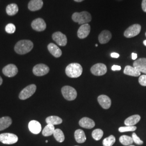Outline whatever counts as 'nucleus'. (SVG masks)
I'll list each match as a JSON object with an SVG mask.
<instances>
[{
  "instance_id": "obj_1",
  "label": "nucleus",
  "mask_w": 146,
  "mask_h": 146,
  "mask_svg": "<svg viewBox=\"0 0 146 146\" xmlns=\"http://www.w3.org/2000/svg\"><path fill=\"white\" fill-rule=\"evenodd\" d=\"M33 47L34 44L31 41L23 40L16 43L14 47V50L17 54L23 55L30 52Z\"/></svg>"
},
{
  "instance_id": "obj_2",
  "label": "nucleus",
  "mask_w": 146,
  "mask_h": 146,
  "mask_svg": "<svg viewBox=\"0 0 146 146\" xmlns=\"http://www.w3.org/2000/svg\"><path fill=\"white\" fill-rule=\"evenodd\" d=\"M65 72L68 77L70 78H77L82 75L83 69L79 63H72L67 66Z\"/></svg>"
},
{
  "instance_id": "obj_3",
  "label": "nucleus",
  "mask_w": 146,
  "mask_h": 146,
  "mask_svg": "<svg viewBox=\"0 0 146 146\" xmlns=\"http://www.w3.org/2000/svg\"><path fill=\"white\" fill-rule=\"evenodd\" d=\"M72 20L79 25L88 23L92 21V16L88 11H82L81 13H74L72 15Z\"/></svg>"
},
{
  "instance_id": "obj_4",
  "label": "nucleus",
  "mask_w": 146,
  "mask_h": 146,
  "mask_svg": "<svg viewBox=\"0 0 146 146\" xmlns=\"http://www.w3.org/2000/svg\"><path fill=\"white\" fill-rule=\"evenodd\" d=\"M61 92L64 98L68 101L74 100L77 97V92L72 87L66 86L61 89Z\"/></svg>"
},
{
  "instance_id": "obj_5",
  "label": "nucleus",
  "mask_w": 146,
  "mask_h": 146,
  "mask_svg": "<svg viewBox=\"0 0 146 146\" xmlns=\"http://www.w3.org/2000/svg\"><path fill=\"white\" fill-rule=\"evenodd\" d=\"M36 90V86L35 84H32L28 86L20 92L19 94V99L22 100H24L29 98L35 93Z\"/></svg>"
},
{
  "instance_id": "obj_6",
  "label": "nucleus",
  "mask_w": 146,
  "mask_h": 146,
  "mask_svg": "<svg viewBox=\"0 0 146 146\" xmlns=\"http://www.w3.org/2000/svg\"><path fill=\"white\" fill-rule=\"evenodd\" d=\"M0 141L4 144H14L18 141V137L12 133H2L0 134Z\"/></svg>"
},
{
  "instance_id": "obj_7",
  "label": "nucleus",
  "mask_w": 146,
  "mask_h": 146,
  "mask_svg": "<svg viewBox=\"0 0 146 146\" xmlns=\"http://www.w3.org/2000/svg\"><path fill=\"white\" fill-rule=\"evenodd\" d=\"M141 27L139 24H134L129 27L124 33V36L127 38H131L137 36L141 31Z\"/></svg>"
},
{
  "instance_id": "obj_8",
  "label": "nucleus",
  "mask_w": 146,
  "mask_h": 146,
  "mask_svg": "<svg viewBox=\"0 0 146 146\" xmlns=\"http://www.w3.org/2000/svg\"><path fill=\"white\" fill-rule=\"evenodd\" d=\"M90 72L94 75L102 76L107 73V68L104 64L97 63L92 67Z\"/></svg>"
},
{
  "instance_id": "obj_9",
  "label": "nucleus",
  "mask_w": 146,
  "mask_h": 146,
  "mask_svg": "<svg viewBox=\"0 0 146 146\" xmlns=\"http://www.w3.org/2000/svg\"><path fill=\"white\" fill-rule=\"evenodd\" d=\"M49 68L44 64H38L34 66L33 69L34 74L37 76H42L49 73Z\"/></svg>"
},
{
  "instance_id": "obj_10",
  "label": "nucleus",
  "mask_w": 146,
  "mask_h": 146,
  "mask_svg": "<svg viewBox=\"0 0 146 146\" xmlns=\"http://www.w3.org/2000/svg\"><path fill=\"white\" fill-rule=\"evenodd\" d=\"M52 40L60 46H65L67 43V36L60 31L54 33L52 35Z\"/></svg>"
},
{
  "instance_id": "obj_11",
  "label": "nucleus",
  "mask_w": 146,
  "mask_h": 146,
  "mask_svg": "<svg viewBox=\"0 0 146 146\" xmlns=\"http://www.w3.org/2000/svg\"><path fill=\"white\" fill-rule=\"evenodd\" d=\"M31 26L35 31H42L46 29L47 25L44 20L41 18H37L32 22Z\"/></svg>"
},
{
  "instance_id": "obj_12",
  "label": "nucleus",
  "mask_w": 146,
  "mask_h": 146,
  "mask_svg": "<svg viewBox=\"0 0 146 146\" xmlns=\"http://www.w3.org/2000/svg\"><path fill=\"white\" fill-rule=\"evenodd\" d=\"M2 72L6 76L11 78L16 75L18 73V69L15 64H9L3 68Z\"/></svg>"
},
{
  "instance_id": "obj_13",
  "label": "nucleus",
  "mask_w": 146,
  "mask_h": 146,
  "mask_svg": "<svg viewBox=\"0 0 146 146\" xmlns=\"http://www.w3.org/2000/svg\"><path fill=\"white\" fill-rule=\"evenodd\" d=\"M90 26L86 23L81 26L78 31V36L79 38L84 39L88 36L90 31Z\"/></svg>"
},
{
  "instance_id": "obj_14",
  "label": "nucleus",
  "mask_w": 146,
  "mask_h": 146,
  "mask_svg": "<svg viewBox=\"0 0 146 146\" xmlns=\"http://www.w3.org/2000/svg\"><path fill=\"white\" fill-rule=\"evenodd\" d=\"M98 101L100 106L105 110L109 109L111 104V101L110 98L105 95H100L98 98Z\"/></svg>"
},
{
  "instance_id": "obj_15",
  "label": "nucleus",
  "mask_w": 146,
  "mask_h": 146,
  "mask_svg": "<svg viewBox=\"0 0 146 146\" xmlns=\"http://www.w3.org/2000/svg\"><path fill=\"white\" fill-rule=\"evenodd\" d=\"M133 67L146 74V58H140L135 60L133 63Z\"/></svg>"
},
{
  "instance_id": "obj_16",
  "label": "nucleus",
  "mask_w": 146,
  "mask_h": 146,
  "mask_svg": "<svg viewBox=\"0 0 146 146\" xmlns=\"http://www.w3.org/2000/svg\"><path fill=\"white\" fill-rule=\"evenodd\" d=\"M28 127L29 131L34 134H39L42 129V127L40 123L35 120L31 121L29 123Z\"/></svg>"
},
{
  "instance_id": "obj_17",
  "label": "nucleus",
  "mask_w": 146,
  "mask_h": 146,
  "mask_svg": "<svg viewBox=\"0 0 146 146\" xmlns=\"http://www.w3.org/2000/svg\"><path fill=\"white\" fill-rule=\"evenodd\" d=\"M79 125L86 129H92L94 128L95 123L92 119L89 117H84L80 120Z\"/></svg>"
},
{
  "instance_id": "obj_18",
  "label": "nucleus",
  "mask_w": 146,
  "mask_h": 146,
  "mask_svg": "<svg viewBox=\"0 0 146 146\" xmlns=\"http://www.w3.org/2000/svg\"><path fill=\"white\" fill-rule=\"evenodd\" d=\"M43 5L42 0H31L28 3V9L32 11H35L41 9Z\"/></svg>"
},
{
  "instance_id": "obj_19",
  "label": "nucleus",
  "mask_w": 146,
  "mask_h": 146,
  "mask_svg": "<svg viewBox=\"0 0 146 146\" xmlns=\"http://www.w3.org/2000/svg\"><path fill=\"white\" fill-rule=\"evenodd\" d=\"M48 49L50 53L55 58H60L62 55V51L56 44L50 43L48 45Z\"/></svg>"
},
{
  "instance_id": "obj_20",
  "label": "nucleus",
  "mask_w": 146,
  "mask_h": 146,
  "mask_svg": "<svg viewBox=\"0 0 146 146\" xmlns=\"http://www.w3.org/2000/svg\"><path fill=\"white\" fill-rule=\"evenodd\" d=\"M111 33L110 31L104 30L102 31L99 35V41L101 44H106L110 41L111 38Z\"/></svg>"
},
{
  "instance_id": "obj_21",
  "label": "nucleus",
  "mask_w": 146,
  "mask_h": 146,
  "mask_svg": "<svg viewBox=\"0 0 146 146\" xmlns=\"http://www.w3.org/2000/svg\"><path fill=\"white\" fill-rule=\"evenodd\" d=\"M123 73L125 75L135 77L139 76L141 74V72L139 70L131 66H127L124 69Z\"/></svg>"
},
{
  "instance_id": "obj_22",
  "label": "nucleus",
  "mask_w": 146,
  "mask_h": 146,
  "mask_svg": "<svg viewBox=\"0 0 146 146\" xmlns=\"http://www.w3.org/2000/svg\"><path fill=\"white\" fill-rule=\"evenodd\" d=\"M141 120V116L139 115H134L129 116L125 121V125L127 126H134Z\"/></svg>"
},
{
  "instance_id": "obj_23",
  "label": "nucleus",
  "mask_w": 146,
  "mask_h": 146,
  "mask_svg": "<svg viewBox=\"0 0 146 146\" xmlns=\"http://www.w3.org/2000/svg\"><path fill=\"white\" fill-rule=\"evenodd\" d=\"M12 123V120L10 117L5 116L0 118V131L8 128Z\"/></svg>"
},
{
  "instance_id": "obj_24",
  "label": "nucleus",
  "mask_w": 146,
  "mask_h": 146,
  "mask_svg": "<svg viewBox=\"0 0 146 146\" xmlns=\"http://www.w3.org/2000/svg\"><path fill=\"white\" fill-rule=\"evenodd\" d=\"M75 139L77 142L82 143L86 141V136L84 131L82 129H77L74 133Z\"/></svg>"
},
{
  "instance_id": "obj_25",
  "label": "nucleus",
  "mask_w": 146,
  "mask_h": 146,
  "mask_svg": "<svg viewBox=\"0 0 146 146\" xmlns=\"http://www.w3.org/2000/svg\"><path fill=\"white\" fill-rule=\"evenodd\" d=\"M46 121L47 124L54 125L62 123V120L61 118L57 116H50L46 118Z\"/></svg>"
},
{
  "instance_id": "obj_26",
  "label": "nucleus",
  "mask_w": 146,
  "mask_h": 146,
  "mask_svg": "<svg viewBox=\"0 0 146 146\" xmlns=\"http://www.w3.org/2000/svg\"><path fill=\"white\" fill-rule=\"evenodd\" d=\"M19 11V8L15 3H11L7 5L6 7V13L9 16L16 15Z\"/></svg>"
},
{
  "instance_id": "obj_27",
  "label": "nucleus",
  "mask_w": 146,
  "mask_h": 146,
  "mask_svg": "<svg viewBox=\"0 0 146 146\" xmlns=\"http://www.w3.org/2000/svg\"><path fill=\"white\" fill-rule=\"evenodd\" d=\"M55 130L54 125L47 124V125L44 127L42 131V135L44 136H49L53 135L54 132Z\"/></svg>"
},
{
  "instance_id": "obj_28",
  "label": "nucleus",
  "mask_w": 146,
  "mask_h": 146,
  "mask_svg": "<svg viewBox=\"0 0 146 146\" xmlns=\"http://www.w3.org/2000/svg\"><path fill=\"white\" fill-rule=\"evenodd\" d=\"M120 143L124 146H129L134 142L132 137L127 135H122L119 139Z\"/></svg>"
},
{
  "instance_id": "obj_29",
  "label": "nucleus",
  "mask_w": 146,
  "mask_h": 146,
  "mask_svg": "<svg viewBox=\"0 0 146 146\" xmlns=\"http://www.w3.org/2000/svg\"><path fill=\"white\" fill-rule=\"evenodd\" d=\"M55 139L58 142H62L64 140L65 137L62 131L60 129H56L53 134Z\"/></svg>"
},
{
  "instance_id": "obj_30",
  "label": "nucleus",
  "mask_w": 146,
  "mask_h": 146,
  "mask_svg": "<svg viewBox=\"0 0 146 146\" xmlns=\"http://www.w3.org/2000/svg\"><path fill=\"white\" fill-rule=\"evenodd\" d=\"M115 136L111 135L104 139L103 140V145L104 146H112L115 143Z\"/></svg>"
},
{
  "instance_id": "obj_31",
  "label": "nucleus",
  "mask_w": 146,
  "mask_h": 146,
  "mask_svg": "<svg viewBox=\"0 0 146 146\" xmlns=\"http://www.w3.org/2000/svg\"><path fill=\"white\" fill-rule=\"evenodd\" d=\"M92 135L94 140L98 141L104 135V131L100 129H96L93 131Z\"/></svg>"
},
{
  "instance_id": "obj_32",
  "label": "nucleus",
  "mask_w": 146,
  "mask_h": 146,
  "mask_svg": "<svg viewBox=\"0 0 146 146\" xmlns=\"http://www.w3.org/2000/svg\"><path fill=\"white\" fill-rule=\"evenodd\" d=\"M137 129L136 126H125L121 127L119 128V131L121 133L126 132V131H133Z\"/></svg>"
},
{
  "instance_id": "obj_33",
  "label": "nucleus",
  "mask_w": 146,
  "mask_h": 146,
  "mask_svg": "<svg viewBox=\"0 0 146 146\" xmlns=\"http://www.w3.org/2000/svg\"><path fill=\"white\" fill-rule=\"evenodd\" d=\"M5 30L8 34H13L16 31L15 26L13 23H9L5 26Z\"/></svg>"
},
{
  "instance_id": "obj_34",
  "label": "nucleus",
  "mask_w": 146,
  "mask_h": 146,
  "mask_svg": "<svg viewBox=\"0 0 146 146\" xmlns=\"http://www.w3.org/2000/svg\"><path fill=\"white\" fill-rule=\"evenodd\" d=\"M132 138L134 142H135L136 144L139 145H141L143 143V141H142L140 137H139L135 133H133L132 134Z\"/></svg>"
},
{
  "instance_id": "obj_35",
  "label": "nucleus",
  "mask_w": 146,
  "mask_h": 146,
  "mask_svg": "<svg viewBox=\"0 0 146 146\" xmlns=\"http://www.w3.org/2000/svg\"><path fill=\"white\" fill-rule=\"evenodd\" d=\"M139 82L142 86H146V75H141L139 78Z\"/></svg>"
},
{
  "instance_id": "obj_36",
  "label": "nucleus",
  "mask_w": 146,
  "mask_h": 146,
  "mask_svg": "<svg viewBox=\"0 0 146 146\" xmlns=\"http://www.w3.org/2000/svg\"><path fill=\"white\" fill-rule=\"evenodd\" d=\"M142 9L143 11L146 13V0H142Z\"/></svg>"
},
{
  "instance_id": "obj_37",
  "label": "nucleus",
  "mask_w": 146,
  "mask_h": 146,
  "mask_svg": "<svg viewBox=\"0 0 146 146\" xmlns=\"http://www.w3.org/2000/svg\"><path fill=\"white\" fill-rule=\"evenodd\" d=\"M111 69L113 71H115V70H120L121 69V67L120 66H117V65H114L112 66L111 67Z\"/></svg>"
},
{
  "instance_id": "obj_38",
  "label": "nucleus",
  "mask_w": 146,
  "mask_h": 146,
  "mask_svg": "<svg viewBox=\"0 0 146 146\" xmlns=\"http://www.w3.org/2000/svg\"><path fill=\"white\" fill-rule=\"evenodd\" d=\"M110 56L111 57L113 58H119L120 56V55L116 52H112L111 54H110Z\"/></svg>"
},
{
  "instance_id": "obj_39",
  "label": "nucleus",
  "mask_w": 146,
  "mask_h": 146,
  "mask_svg": "<svg viewBox=\"0 0 146 146\" xmlns=\"http://www.w3.org/2000/svg\"><path fill=\"white\" fill-rule=\"evenodd\" d=\"M137 58V54L134 53V52H133V53L131 54V58H132V60H136V59Z\"/></svg>"
},
{
  "instance_id": "obj_40",
  "label": "nucleus",
  "mask_w": 146,
  "mask_h": 146,
  "mask_svg": "<svg viewBox=\"0 0 146 146\" xmlns=\"http://www.w3.org/2000/svg\"><path fill=\"white\" fill-rule=\"evenodd\" d=\"M2 82H3V80H2V78L0 76V86L2 84Z\"/></svg>"
},
{
  "instance_id": "obj_41",
  "label": "nucleus",
  "mask_w": 146,
  "mask_h": 146,
  "mask_svg": "<svg viewBox=\"0 0 146 146\" xmlns=\"http://www.w3.org/2000/svg\"><path fill=\"white\" fill-rule=\"evenodd\" d=\"M84 0H74V1L75 2H81L82 1H83Z\"/></svg>"
},
{
  "instance_id": "obj_42",
  "label": "nucleus",
  "mask_w": 146,
  "mask_h": 146,
  "mask_svg": "<svg viewBox=\"0 0 146 146\" xmlns=\"http://www.w3.org/2000/svg\"><path fill=\"white\" fill-rule=\"evenodd\" d=\"M143 44H144L145 46H146V40L143 41Z\"/></svg>"
},
{
  "instance_id": "obj_43",
  "label": "nucleus",
  "mask_w": 146,
  "mask_h": 146,
  "mask_svg": "<svg viewBox=\"0 0 146 146\" xmlns=\"http://www.w3.org/2000/svg\"><path fill=\"white\" fill-rule=\"evenodd\" d=\"M95 46H96V47H98V45L96 44H95Z\"/></svg>"
},
{
  "instance_id": "obj_44",
  "label": "nucleus",
  "mask_w": 146,
  "mask_h": 146,
  "mask_svg": "<svg viewBox=\"0 0 146 146\" xmlns=\"http://www.w3.org/2000/svg\"><path fill=\"white\" fill-rule=\"evenodd\" d=\"M116 1H123V0H116Z\"/></svg>"
},
{
  "instance_id": "obj_45",
  "label": "nucleus",
  "mask_w": 146,
  "mask_h": 146,
  "mask_svg": "<svg viewBox=\"0 0 146 146\" xmlns=\"http://www.w3.org/2000/svg\"><path fill=\"white\" fill-rule=\"evenodd\" d=\"M134 146V145H129V146Z\"/></svg>"
},
{
  "instance_id": "obj_46",
  "label": "nucleus",
  "mask_w": 146,
  "mask_h": 146,
  "mask_svg": "<svg viewBox=\"0 0 146 146\" xmlns=\"http://www.w3.org/2000/svg\"><path fill=\"white\" fill-rule=\"evenodd\" d=\"M48 142V140H46V142Z\"/></svg>"
},
{
  "instance_id": "obj_47",
  "label": "nucleus",
  "mask_w": 146,
  "mask_h": 146,
  "mask_svg": "<svg viewBox=\"0 0 146 146\" xmlns=\"http://www.w3.org/2000/svg\"><path fill=\"white\" fill-rule=\"evenodd\" d=\"M145 35H146V34H145Z\"/></svg>"
},
{
  "instance_id": "obj_48",
  "label": "nucleus",
  "mask_w": 146,
  "mask_h": 146,
  "mask_svg": "<svg viewBox=\"0 0 146 146\" xmlns=\"http://www.w3.org/2000/svg\"></svg>"
}]
</instances>
